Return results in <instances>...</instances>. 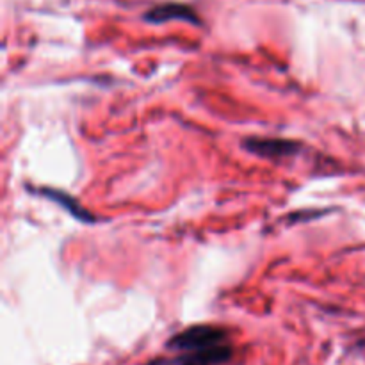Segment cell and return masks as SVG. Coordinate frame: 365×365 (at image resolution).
<instances>
[{"label":"cell","instance_id":"obj_6","mask_svg":"<svg viewBox=\"0 0 365 365\" xmlns=\"http://www.w3.org/2000/svg\"><path fill=\"white\" fill-rule=\"evenodd\" d=\"M146 365H173V362H170V360H164V359H157V360H152V362H148Z\"/></svg>","mask_w":365,"mask_h":365},{"label":"cell","instance_id":"obj_4","mask_svg":"<svg viewBox=\"0 0 365 365\" xmlns=\"http://www.w3.org/2000/svg\"><path fill=\"white\" fill-rule=\"evenodd\" d=\"M145 20L150 24H164L170 20H185L191 24H198V16L195 11L189 6H182V4H164V6H157L150 9L145 14Z\"/></svg>","mask_w":365,"mask_h":365},{"label":"cell","instance_id":"obj_3","mask_svg":"<svg viewBox=\"0 0 365 365\" xmlns=\"http://www.w3.org/2000/svg\"><path fill=\"white\" fill-rule=\"evenodd\" d=\"M232 356H234V348L227 342L200 351L180 353L173 360V365H223L230 362Z\"/></svg>","mask_w":365,"mask_h":365},{"label":"cell","instance_id":"obj_1","mask_svg":"<svg viewBox=\"0 0 365 365\" xmlns=\"http://www.w3.org/2000/svg\"><path fill=\"white\" fill-rule=\"evenodd\" d=\"M227 342L228 331L225 328L214 327V324H195V327L185 328L180 334L171 337L170 342H168V348L180 355V353L214 348V346L227 344Z\"/></svg>","mask_w":365,"mask_h":365},{"label":"cell","instance_id":"obj_2","mask_svg":"<svg viewBox=\"0 0 365 365\" xmlns=\"http://www.w3.org/2000/svg\"><path fill=\"white\" fill-rule=\"evenodd\" d=\"M245 148L252 152L253 155H259L262 159L280 160L287 157L296 155L302 150V145L292 139H278V138H250L245 141Z\"/></svg>","mask_w":365,"mask_h":365},{"label":"cell","instance_id":"obj_5","mask_svg":"<svg viewBox=\"0 0 365 365\" xmlns=\"http://www.w3.org/2000/svg\"><path fill=\"white\" fill-rule=\"evenodd\" d=\"M41 195H45L46 198H50V200H52V202L59 203V205L64 207V209H66L68 212L73 214V216L77 217V220L88 221V223H89V221H95V217L89 216L88 210L82 209L81 203H77L73 198H70V196H68V195H64V192L56 191V189H41Z\"/></svg>","mask_w":365,"mask_h":365}]
</instances>
